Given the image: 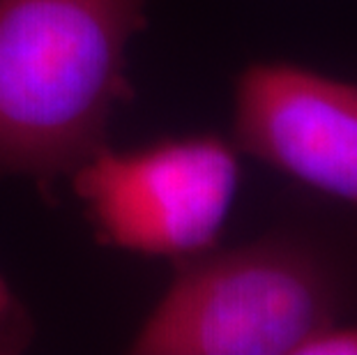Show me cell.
I'll use <instances>...</instances> for the list:
<instances>
[{
    "label": "cell",
    "mask_w": 357,
    "mask_h": 355,
    "mask_svg": "<svg viewBox=\"0 0 357 355\" xmlns=\"http://www.w3.org/2000/svg\"><path fill=\"white\" fill-rule=\"evenodd\" d=\"M357 321V210L279 224L173 266L129 339L132 355H298Z\"/></svg>",
    "instance_id": "6da1fadb"
},
{
    "label": "cell",
    "mask_w": 357,
    "mask_h": 355,
    "mask_svg": "<svg viewBox=\"0 0 357 355\" xmlns=\"http://www.w3.org/2000/svg\"><path fill=\"white\" fill-rule=\"evenodd\" d=\"M155 0H0V178L51 201L136 100L129 49Z\"/></svg>",
    "instance_id": "7a4b0ae2"
},
{
    "label": "cell",
    "mask_w": 357,
    "mask_h": 355,
    "mask_svg": "<svg viewBox=\"0 0 357 355\" xmlns=\"http://www.w3.org/2000/svg\"><path fill=\"white\" fill-rule=\"evenodd\" d=\"M231 134H166L102 146L70 180L97 245L171 266L222 245L245 178Z\"/></svg>",
    "instance_id": "3957f363"
},
{
    "label": "cell",
    "mask_w": 357,
    "mask_h": 355,
    "mask_svg": "<svg viewBox=\"0 0 357 355\" xmlns=\"http://www.w3.org/2000/svg\"><path fill=\"white\" fill-rule=\"evenodd\" d=\"M231 139L245 157L357 210V77L256 60L235 77Z\"/></svg>",
    "instance_id": "277c9868"
},
{
    "label": "cell",
    "mask_w": 357,
    "mask_h": 355,
    "mask_svg": "<svg viewBox=\"0 0 357 355\" xmlns=\"http://www.w3.org/2000/svg\"><path fill=\"white\" fill-rule=\"evenodd\" d=\"M35 319L14 286L0 275V355H21L35 344Z\"/></svg>",
    "instance_id": "5b68a950"
},
{
    "label": "cell",
    "mask_w": 357,
    "mask_h": 355,
    "mask_svg": "<svg viewBox=\"0 0 357 355\" xmlns=\"http://www.w3.org/2000/svg\"><path fill=\"white\" fill-rule=\"evenodd\" d=\"M298 355H357V321H344L321 330Z\"/></svg>",
    "instance_id": "8992f818"
}]
</instances>
